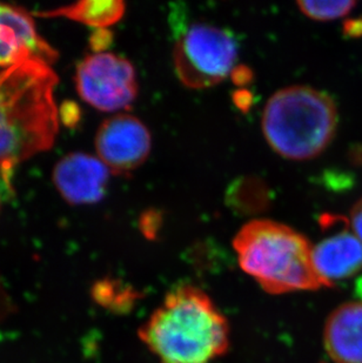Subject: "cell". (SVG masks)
<instances>
[{"mask_svg": "<svg viewBox=\"0 0 362 363\" xmlns=\"http://www.w3.org/2000/svg\"><path fill=\"white\" fill-rule=\"evenodd\" d=\"M354 0H338V1H297L301 12L314 21H334L345 17L356 6Z\"/></svg>", "mask_w": 362, "mask_h": 363, "instance_id": "5bb4252c", "label": "cell"}, {"mask_svg": "<svg viewBox=\"0 0 362 363\" xmlns=\"http://www.w3.org/2000/svg\"><path fill=\"white\" fill-rule=\"evenodd\" d=\"M139 336L160 363H212L229 346L225 316L205 291L192 284L170 291Z\"/></svg>", "mask_w": 362, "mask_h": 363, "instance_id": "7a4b0ae2", "label": "cell"}, {"mask_svg": "<svg viewBox=\"0 0 362 363\" xmlns=\"http://www.w3.org/2000/svg\"><path fill=\"white\" fill-rule=\"evenodd\" d=\"M240 267L272 294L325 287L313 260V247L302 234L272 220H253L233 242Z\"/></svg>", "mask_w": 362, "mask_h": 363, "instance_id": "3957f363", "label": "cell"}, {"mask_svg": "<svg viewBox=\"0 0 362 363\" xmlns=\"http://www.w3.org/2000/svg\"><path fill=\"white\" fill-rule=\"evenodd\" d=\"M57 52L38 35L31 16L19 7L0 4V66H9L28 59L52 64Z\"/></svg>", "mask_w": 362, "mask_h": 363, "instance_id": "ba28073f", "label": "cell"}, {"mask_svg": "<svg viewBox=\"0 0 362 363\" xmlns=\"http://www.w3.org/2000/svg\"><path fill=\"white\" fill-rule=\"evenodd\" d=\"M125 13V4L120 0H87L38 13L40 17H66L94 28H106L119 21Z\"/></svg>", "mask_w": 362, "mask_h": 363, "instance_id": "7c38bea8", "label": "cell"}, {"mask_svg": "<svg viewBox=\"0 0 362 363\" xmlns=\"http://www.w3.org/2000/svg\"><path fill=\"white\" fill-rule=\"evenodd\" d=\"M312 260L324 286L331 287L361 271L362 242L346 230L334 234L313 247Z\"/></svg>", "mask_w": 362, "mask_h": 363, "instance_id": "30bf717a", "label": "cell"}, {"mask_svg": "<svg viewBox=\"0 0 362 363\" xmlns=\"http://www.w3.org/2000/svg\"><path fill=\"white\" fill-rule=\"evenodd\" d=\"M231 78L233 82L238 86L247 85L253 80V72L250 67L245 65L236 66L231 72Z\"/></svg>", "mask_w": 362, "mask_h": 363, "instance_id": "2e32d148", "label": "cell"}, {"mask_svg": "<svg viewBox=\"0 0 362 363\" xmlns=\"http://www.w3.org/2000/svg\"><path fill=\"white\" fill-rule=\"evenodd\" d=\"M9 185L5 179L3 178V175L0 174V207H1V199H3V186Z\"/></svg>", "mask_w": 362, "mask_h": 363, "instance_id": "7402d4cb", "label": "cell"}, {"mask_svg": "<svg viewBox=\"0 0 362 363\" xmlns=\"http://www.w3.org/2000/svg\"><path fill=\"white\" fill-rule=\"evenodd\" d=\"M351 225L353 233L359 238L362 242V199L356 202L351 212Z\"/></svg>", "mask_w": 362, "mask_h": 363, "instance_id": "e0dca14e", "label": "cell"}, {"mask_svg": "<svg viewBox=\"0 0 362 363\" xmlns=\"http://www.w3.org/2000/svg\"><path fill=\"white\" fill-rule=\"evenodd\" d=\"M338 126V110L326 93L290 86L268 100L263 130L270 147L290 160H309L325 151Z\"/></svg>", "mask_w": 362, "mask_h": 363, "instance_id": "277c9868", "label": "cell"}, {"mask_svg": "<svg viewBox=\"0 0 362 363\" xmlns=\"http://www.w3.org/2000/svg\"><path fill=\"white\" fill-rule=\"evenodd\" d=\"M345 33L349 37L362 35V21H347L345 24Z\"/></svg>", "mask_w": 362, "mask_h": 363, "instance_id": "ffe728a7", "label": "cell"}, {"mask_svg": "<svg viewBox=\"0 0 362 363\" xmlns=\"http://www.w3.org/2000/svg\"><path fill=\"white\" fill-rule=\"evenodd\" d=\"M270 199L266 182L256 177L236 179L226 193L227 205L241 214H256L266 211Z\"/></svg>", "mask_w": 362, "mask_h": 363, "instance_id": "4fadbf2b", "label": "cell"}, {"mask_svg": "<svg viewBox=\"0 0 362 363\" xmlns=\"http://www.w3.org/2000/svg\"><path fill=\"white\" fill-rule=\"evenodd\" d=\"M233 100L236 106L239 107L240 110L245 111L250 110V107L252 106V101H253V96L248 92L247 89H240L236 91L233 96Z\"/></svg>", "mask_w": 362, "mask_h": 363, "instance_id": "ac0fdd59", "label": "cell"}, {"mask_svg": "<svg viewBox=\"0 0 362 363\" xmlns=\"http://www.w3.org/2000/svg\"><path fill=\"white\" fill-rule=\"evenodd\" d=\"M50 65L28 59L0 71V174L7 184L12 168L55 144L58 77Z\"/></svg>", "mask_w": 362, "mask_h": 363, "instance_id": "6da1fadb", "label": "cell"}, {"mask_svg": "<svg viewBox=\"0 0 362 363\" xmlns=\"http://www.w3.org/2000/svg\"><path fill=\"white\" fill-rule=\"evenodd\" d=\"M356 293L359 296L360 300L362 301V275L356 280Z\"/></svg>", "mask_w": 362, "mask_h": 363, "instance_id": "44dd1931", "label": "cell"}, {"mask_svg": "<svg viewBox=\"0 0 362 363\" xmlns=\"http://www.w3.org/2000/svg\"><path fill=\"white\" fill-rule=\"evenodd\" d=\"M75 86L82 100L103 112L126 110L138 94L133 65L107 52H97L79 64Z\"/></svg>", "mask_w": 362, "mask_h": 363, "instance_id": "8992f818", "label": "cell"}, {"mask_svg": "<svg viewBox=\"0 0 362 363\" xmlns=\"http://www.w3.org/2000/svg\"><path fill=\"white\" fill-rule=\"evenodd\" d=\"M163 213L158 209H148L143 213L139 220V227L145 237L152 240L155 239L163 226Z\"/></svg>", "mask_w": 362, "mask_h": 363, "instance_id": "9a60e30c", "label": "cell"}, {"mask_svg": "<svg viewBox=\"0 0 362 363\" xmlns=\"http://www.w3.org/2000/svg\"><path fill=\"white\" fill-rule=\"evenodd\" d=\"M150 146V130L130 114L113 116L104 121L97 132V153L116 174H126L144 164Z\"/></svg>", "mask_w": 362, "mask_h": 363, "instance_id": "52a82bcc", "label": "cell"}, {"mask_svg": "<svg viewBox=\"0 0 362 363\" xmlns=\"http://www.w3.org/2000/svg\"><path fill=\"white\" fill-rule=\"evenodd\" d=\"M109 172L100 159L85 153H71L55 164L52 178L66 201L72 205H87L103 199Z\"/></svg>", "mask_w": 362, "mask_h": 363, "instance_id": "9c48e42d", "label": "cell"}, {"mask_svg": "<svg viewBox=\"0 0 362 363\" xmlns=\"http://www.w3.org/2000/svg\"><path fill=\"white\" fill-rule=\"evenodd\" d=\"M92 40L94 41L93 46L99 53V52L103 51L104 48L109 46V43L112 40V35L107 31L106 28H99L96 35H93Z\"/></svg>", "mask_w": 362, "mask_h": 363, "instance_id": "d6986e66", "label": "cell"}, {"mask_svg": "<svg viewBox=\"0 0 362 363\" xmlns=\"http://www.w3.org/2000/svg\"><path fill=\"white\" fill-rule=\"evenodd\" d=\"M236 43L226 30L209 24H193L175 43V72L190 89H207L225 79L234 69Z\"/></svg>", "mask_w": 362, "mask_h": 363, "instance_id": "5b68a950", "label": "cell"}, {"mask_svg": "<svg viewBox=\"0 0 362 363\" xmlns=\"http://www.w3.org/2000/svg\"><path fill=\"white\" fill-rule=\"evenodd\" d=\"M326 352L335 363H362V301L347 302L328 316Z\"/></svg>", "mask_w": 362, "mask_h": 363, "instance_id": "8fae6325", "label": "cell"}]
</instances>
